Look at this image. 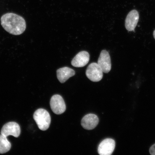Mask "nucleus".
<instances>
[{
  "label": "nucleus",
  "mask_w": 155,
  "mask_h": 155,
  "mask_svg": "<svg viewBox=\"0 0 155 155\" xmlns=\"http://www.w3.org/2000/svg\"><path fill=\"white\" fill-rule=\"evenodd\" d=\"M115 147V142L114 139L107 138L100 143L98 149L99 154L100 155H111Z\"/></svg>",
  "instance_id": "nucleus-6"
},
{
  "label": "nucleus",
  "mask_w": 155,
  "mask_h": 155,
  "mask_svg": "<svg viewBox=\"0 0 155 155\" xmlns=\"http://www.w3.org/2000/svg\"><path fill=\"white\" fill-rule=\"evenodd\" d=\"M34 119L41 130L45 131L49 127L51 117L48 112L43 108H40L35 112Z\"/></svg>",
  "instance_id": "nucleus-2"
},
{
  "label": "nucleus",
  "mask_w": 155,
  "mask_h": 155,
  "mask_svg": "<svg viewBox=\"0 0 155 155\" xmlns=\"http://www.w3.org/2000/svg\"><path fill=\"white\" fill-rule=\"evenodd\" d=\"M1 24L5 30L15 35L22 34L26 30V23L22 17L15 13H7L1 18Z\"/></svg>",
  "instance_id": "nucleus-1"
},
{
  "label": "nucleus",
  "mask_w": 155,
  "mask_h": 155,
  "mask_svg": "<svg viewBox=\"0 0 155 155\" xmlns=\"http://www.w3.org/2000/svg\"><path fill=\"white\" fill-rule=\"evenodd\" d=\"M90 60V55L86 51L79 52L73 58L71 62V65L75 67H82L88 63Z\"/></svg>",
  "instance_id": "nucleus-10"
},
{
  "label": "nucleus",
  "mask_w": 155,
  "mask_h": 155,
  "mask_svg": "<svg viewBox=\"0 0 155 155\" xmlns=\"http://www.w3.org/2000/svg\"><path fill=\"white\" fill-rule=\"evenodd\" d=\"M50 105L52 111L57 115H60L65 111L66 107L62 97L59 95H54L50 100Z\"/></svg>",
  "instance_id": "nucleus-4"
},
{
  "label": "nucleus",
  "mask_w": 155,
  "mask_h": 155,
  "mask_svg": "<svg viewBox=\"0 0 155 155\" xmlns=\"http://www.w3.org/2000/svg\"><path fill=\"white\" fill-rule=\"evenodd\" d=\"M149 151L151 155H155V144L150 147Z\"/></svg>",
  "instance_id": "nucleus-13"
},
{
  "label": "nucleus",
  "mask_w": 155,
  "mask_h": 155,
  "mask_svg": "<svg viewBox=\"0 0 155 155\" xmlns=\"http://www.w3.org/2000/svg\"><path fill=\"white\" fill-rule=\"evenodd\" d=\"M153 36L155 40V30H154L153 33Z\"/></svg>",
  "instance_id": "nucleus-14"
},
{
  "label": "nucleus",
  "mask_w": 155,
  "mask_h": 155,
  "mask_svg": "<svg viewBox=\"0 0 155 155\" xmlns=\"http://www.w3.org/2000/svg\"><path fill=\"white\" fill-rule=\"evenodd\" d=\"M11 148L10 142L7 137L2 134L0 135V154H4L8 152Z\"/></svg>",
  "instance_id": "nucleus-12"
},
{
  "label": "nucleus",
  "mask_w": 155,
  "mask_h": 155,
  "mask_svg": "<svg viewBox=\"0 0 155 155\" xmlns=\"http://www.w3.org/2000/svg\"><path fill=\"white\" fill-rule=\"evenodd\" d=\"M57 73V78L61 83L65 82L70 78L74 76L75 74L74 71L68 67L58 69Z\"/></svg>",
  "instance_id": "nucleus-11"
},
{
  "label": "nucleus",
  "mask_w": 155,
  "mask_h": 155,
  "mask_svg": "<svg viewBox=\"0 0 155 155\" xmlns=\"http://www.w3.org/2000/svg\"><path fill=\"white\" fill-rule=\"evenodd\" d=\"M98 64L101 68L103 72H109L111 69V58L109 53L106 50L102 51L98 61Z\"/></svg>",
  "instance_id": "nucleus-7"
},
{
  "label": "nucleus",
  "mask_w": 155,
  "mask_h": 155,
  "mask_svg": "<svg viewBox=\"0 0 155 155\" xmlns=\"http://www.w3.org/2000/svg\"><path fill=\"white\" fill-rule=\"evenodd\" d=\"M21 133L20 126L15 122H10L5 124L1 130V134L8 137L9 135L18 137Z\"/></svg>",
  "instance_id": "nucleus-5"
},
{
  "label": "nucleus",
  "mask_w": 155,
  "mask_h": 155,
  "mask_svg": "<svg viewBox=\"0 0 155 155\" xmlns=\"http://www.w3.org/2000/svg\"><path fill=\"white\" fill-rule=\"evenodd\" d=\"M139 19L138 12L136 10H133L127 15L125 20V27L129 31H134L137 26Z\"/></svg>",
  "instance_id": "nucleus-8"
},
{
  "label": "nucleus",
  "mask_w": 155,
  "mask_h": 155,
  "mask_svg": "<svg viewBox=\"0 0 155 155\" xmlns=\"http://www.w3.org/2000/svg\"><path fill=\"white\" fill-rule=\"evenodd\" d=\"M99 123L97 116L94 114H88L85 115L81 120L82 127L87 130H91L95 128Z\"/></svg>",
  "instance_id": "nucleus-9"
},
{
  "label": "nucleus",
  "mask_w": 155,
  "mask_h": 155,
  "mask_svg": "<svg viewBox=\"0 0 155 155\" xmlns=\"http://www.w3.org/2000/svg\"><path fill=\"white\" fill-rule=\"evenodd\" d=\"M86 75L87 78L94 82H98L103 77V72L98 63H91L87 68Z\"/></svg>",
  "instance_id": "nucleus-3"
}]
</instances>
